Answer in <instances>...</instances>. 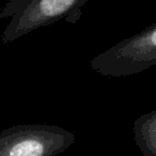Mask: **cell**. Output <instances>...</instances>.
Listing matches in <instances>:
<instances>
[{"mask_svg":"<svg viewBox=\"0 0 156 156\" xmlns=\"http://www.w3.org/2000/svg\"><path fill=\"white\" fill-rule=\"evenodd\" d=\"M156 65V22L90 60V68L106 77H127Z\"/></svg>","mask_w":156,"mask_h":156,"instance_id":"cell-1","label":"cell"},{"mask_svg":"<svg viewBox=\"0 0 156 156\" xmlns=\"http://www.w3.org/2000/svg\"><path fill=\"white\" fill-rule=\"evenodd\" d=\"M74 141V133L60 126L17 124L0 132V156H57Z\"/></svg>","mask_w":156,"mask_h":156,"instance_id":"cell-2","label":"cell"},{"mask_svg":"<svg viewBox=\"0 0 156 156\" xmlns=\"http://www.w3.org/2000/svg\"><path fill=\"white\" fill-rule=\"evenodd\" d=\"M89 0H33L24 10L10 18L1 34V43L10 44L30 32L60 20L74 24Z\"/></svg>","mask_w":156,"mask_h":156,"instance_id":"cell-3","label":"cell"},{"mask_svg":"<svg viewBox=\"0 0 156 156\" xmlns=\"http://www.w3.org/2000/svg\"><path fill=\"white\" fill-rule=\"evenodd\" d=\"M135 144L144 156H156V110L141 115L133 123Z\"/></svg>","mask_w":156,"mask_h":156,"instance_id":"cell-4","label":"cell"},{"mask_svg":"<svg viewBox=\"0 0 156 156\" xmlns=\"http://www.w3.org/2000/svg\"><path fill=\"white\" fill-rule=\"evenodd\" d=\"M33 0H9L0 9V18H11L22 10H24Z\"/></svg>","mask_w":156,"mask_h":156,"instance_id":"cell-5","label":"cell"}]
</instances>
